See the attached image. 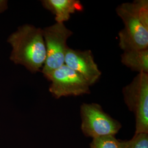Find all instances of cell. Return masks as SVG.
Returning a JSON list of instances; mask_svg holds the SVG:
<instances>
[{
    "label": "cell",
    "instance_id": "1",
    "mask_svg": "<svg viewBox=\"0 0 148 148\" xmlns=\"http://www.w3.org/2000/svg\"><path fill=\"white\" fill-rule=\"evenodd\" d=\"M11 45L10 60L24 66L32 73L43 68L46 59V49L42 29L31 25L19 27L7 39Z\"/></svg>",
    "mask_w": 148,
    "mask_h": 148
},
{
    "label": "cell",
    "instance_id": "2",
    "mask_svg": "<svg viewBox=\"0 0 148 148\" xmlns=\"http://www.w3.org/2000/svg\"><path fill=\"white\" fill-rule=\"evenodd\" d=\"M116 12L124 24L119 32L120 48L123 52L148 48V0L122 3Z\"/></svg>",
    "mask_w": 148,
    "mask_h": 148
},
{
    "label": "cell",
    "instance_id": "3",
    "mask_svg": "<svg viewBox=\"0 0 148 148\" xmlns=\"http://www.w3.org/2000/svg\"><path fill=\"white\" fill-rule=\"evenodd\" d=\"M123 99L136 118V132L148 134V74L140 73L123 88Z\"/></svg>",
    "mask_w": 148,
    "mask_h": 148
},
{
    "label": "cell",
    "instance_id": "4",
    "mask_svg": "<svg viewBox=\"0 0 148 148\" xmlns=\"http://www.w3.org/2000/svg\"><path fill=\"white\" fill-rule=\"evenodd\" d=\"M46 49V59L42 73L46 77L54 70L64 65L65 56L69 47L67 41L73 32L64 23H56L42 29Z\"/></svg>",
    "mask_w": 148,
    "mask_h": 148
},
{
    "label": "cell",
    "instance_id": "5",
    "mask_svg": "<svg viewBox=\"0 0 148 148\" xmlns=\"http://www.w3.org/2000/svg\"><path fill=\"white\" fill-rule=\"evenodd\" d=\"M81 130L85 136L94 138L115 136L121 123L103 110L97 103H83L80 108Z\"/></svg>",
    "mask_w": 148,
    "mask_h": 148
},
{
    "label": "cell",
    "instance_id": "6",
    "mask_svg": "<svg viewBox=\"0 0 148 148\" xmlns=\"http://www.w3.org/2000/svg\"><path fill=\"white\" fill-rule=\"evenodd\" d=\"M51 82L49 91L57 99L90 94V85L75 71L63 65L46 77Z\"/></svg>",
    "mask_w": 148,
    "mask_h": 148
},
{
    "label": "cell",
    "instance_id": "7",
    "mask_svg": "<svg viewBox=\"0 0 148 148\" xmlns=\"http://www.w3.org/2000/svg\"><path fill=\"white\" fill-rule=\"evenodd\" d=\"M64 64L80 74L91 86L101 77V72L94 60L90 50L81 51L69 48L65 56Z\"/></svg>",
    "mask_w": 148,
    "mask_h": 148
},
{
    "label": "cell",
    "instance_id": "8",
    "mask_svg": "<svg viewBox=\"0 0 148 148\" xmlns=\"http://www.w3.org/2000/svg\"><path fill=\"white\" fill-rule=\"evenodd\" d=\"M45 8L55 16L56 23H64L68 21L70 15L84 11V6L79 0H43Z\"/></svg>",
    "mask_w": 148,
    "mask_h": 148
},
{
    "label": "cell",
    "instance_id": "9",
    "mask_svg": "<svg viewBox=\"0 0 148 148\" xmlns=\"http://www.w3.org/2000/svg\"><path fill=\"white\" fill-rule=\"evenodd\" d=\"M121 62L132 71L148 74V48L124 52Z\"/></svg>",
    "mask_w": 148,
    "mask_h": 148
},
{
    "label": "cell",
    "instance_id": "10",
    "mask_svg": "<svg viewBox=\"0 0 148 148\" xmlns=\"http://www.w3.org/2000/svg\"><path fill=\"white\" fill-rule=\"evenodd\" d=\"M90 148H121V141L117 140L115 136L94 138Z\"/></svg>",
    "mask_w": 148,
    "mask_h": 148
},
{
    "label": "cell",
    "instance_id": "11",
    "mask_svg": "<svg viewBox=\"0 0 148 148\" xmlns=\"http://www.w3.org/2000/svg\"><path fill=\"white\" fill-rule=\"evenodd\" d=\"M121 148H148V134H135L131 139L121 142Z\"/></svg>",
    "mask_w": 148,
    "mask_h": 148
},
{
    "label": "cell",
    "instance_id": "12",
    "mask_svg": "<svg viewBox=\"0 0 148 148\" xmlns=\"http://www.w3.org/2000/svg\"><path fill=\"white\" fill-rule=\"evenodd\" d=\"M8 8V1L7 0H0V13Z\"/></svg>",
    "mask_w": 148,
    "mask_h": 148
}]
</instances>
